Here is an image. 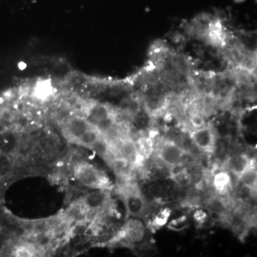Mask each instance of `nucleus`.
Returning <instances> with one entry per match:
<instances>
[{
    "label": "nucleus",
    "instance_id": "1",
    "mask_svg": "<svg viewBox=\"0 0 257 257\" xmlns=\"http://www.w3.org/2000/svg\"><path fill=\"white\" fill-rule=\"evenodd\" d=\"M118 195L128 217L144 219L150 213V204L138 184L134 179L119 181Z\"/></svg>",
    "mask_w": 257,
    "mask_h": 257
},
{
    "label": "nucleus",
    "instance_id": "9",
    "mask_svg": "<svg viewBox=\"0 0 257 257\" xmlns=\"http://www.w3.org/2000/svg\"><path fill=\"white\" fill-rule=\"evenodd\" d=\"M225 163L229 172L237 178L251 166L256 165L254 160L246 153H235L227 157Z\"/></svg>",
    "mask_w": 257,
    "mask_h": 257
},
{
    "label": "nucleus",
    "instance_id": "19",
    "mask_svg": "<svg viewBox=\"0 0 257 257\" xmlns=\"http://www.w3.org/2000/svg\"><path fill=\"white\" fill-rule=\"evenodd\" d=\"M194 220L198 225H203L208 219V214L207 211L203 210L202 209H197L194 211L193 214Z\"/></svg>",
    "mask_w": 257,
    "mask_h": 257
},
{
    "label": "nucleus",
    "instance_id": "12",
    "mask_svg": "<svg viewBox=\"0 0 257 257\" xmlns=\"http://www.w3.org/2000/svg\"><path fill=\"white\" fill-rule=\"evenodd\" d=\"M135 145L139 155L147 161L151 158L154 152H155V140L150 135H142L136 140H135Z\"/></svg>",
    "mask_w": 257,
    "mask_h": 257
},
{
    "label": "nucleus",
    "instance_id": "17",
    "mask_svg": "<svg viewBox=\"0 0 257 257\" xmlns=\"http://www.w3.org/2000/svg\"><path fill=\"white\" fill-rule=\"evenodd\" d=\"M238 182L253 192H256L257 175L256 165L251 166L240 176Z\"/></svg>",
    "mask_w": 257,
    "mask_h": 257
},
{
    "label": "nucleus",
    "instance_id": "2",
    "mask_svg": "<svg viewBox=\"0 0 257 257\" xmlns=\"http://www.w3.org/2000/svg\"><path fill=\"white\" fill-rule=\"evenodd\" d=\"M72 172L76 180L87 188L109 192L114 188L110 179L103 171L85 161L76 163Z\"/></svg>",
    "mask_w": 257,
    "mask_h": 257
},
{
    "label": "nucleus",
    "instance_id": "5",
    "mask_svg": "<svg viewBox=\"0 0 257 257\" xmlns=\"http://www.w3.org/2000/svg\"><path fill=\"white\" fill-rule=\"evenodd\" d=\"M109 191L95 190L88 193L77 201V204L84 215L95 214L105 210L110 205Z\"/></svg>",
    "mask_w": 257,
    "mask_h": 257
},
{
    "label": "nucleus",
    "instance_id": "6",
    "mask_svg": "<svg viewBox=\"0 0 257 257\" xmlns=\"http://www.w3.org/2000/svg\"><path fill=\"white\" fill-rule=\"evenodd\" d=\"M189 138L193 145L204 153L214 154L217 144V133L211 125H204L200 128L189 131Z\"/></svg>",
    "mask_w": 257,
    "mask_h": 257
},
{
    "label": "nucleus",
    "instance_id": "10",
    "mask_svg": "<svg viewBox=\"0 0 257 257\" xmlns=\"http://www.w3.org/2000/svg\"><path fill=\"white\" fill-rule=\"evenodd\" d=\"M108 165L111 167L118 180H130L135 179V166L130 161L123 157L115 156Z\"/></svg>",
    "mask_w": 257,
    "mask_h": 257
},
{
    "label": "nucleus",
    "instance_id": "7",
    "mask_svg": "<svg viewBox=\"0 0 257 257\" xmlns=\"http://www.w3.org/2000/svg\"><path fill=\"white\" fill-rule=\"evenodd\" d=\"M23 147L21 136L10 128L0 130V153L16 159Z\"/></svg>",
    "mask_w": 257,
    "mask_h": 257
},
{
    "label": "nucleus",
    "instance_id": "18",
    "mask_svg": "<svg viewBox=\"0 0 257 257\" xmlns=\"http://www.w3.org/2000/svg\"><path fill=\"white\" fill-rule=\"evenodd\" d=\"M171 215H172V210L170 208H164L159 211L156 215L154 216L150 226L155 229H160L168 223Z\"/></svg>",
    "mask_w": 257,
    "mask_h": 257
},
{
    "label": "nucleus",
    "instance_id": "14",
    "mask_svg": "<svg viewBox=\"0 0 257 257\" xmlns=\"http://www.w3.org/2000/svg\"><path fill=\"white\" fill-rule=\"evenodd\" d=\"M54 87L52 82L48 79H42L37 82L34 88V96L40 101H46L53 95Z\"/></svg>",
    "mask_w": 257,
    "mask_h": 257
},
{
    "label": "nucleus",
    "instance_id": "13",
    "mask_svg": "<svg viewBox=\"0 0 257 257\" xmlns=\"http://www.w3.org/2000/svg\"><path fill=\"white\" fill-rule=\"evenodd\" d=\"M178 170L171 169L170 178L176 186L179 188L185 189L190 187L193 183V176L189 172L188 169L183 167V166L179 167Z\"/></svg>",
    "mask_w": 257,
    "mask_h": 257
},
{
    "label": "nucleus",
    "instance_id": "16",
    "mask_svg": "<svg viewBox=\"0 0 257 257\" xmlns=\"http://www.w3.org/2000/svg\"><path fill=\"white\" fill-rule=\"evenodd\" d=\"M102 135L103 134L97 128L93 126L83 134L82 136L76 142L75 145L91 150L93 145L102 137Z\"/></svg>",
    "mask_w": 257,
    "mask_h": 257
},
{
    "label": "nucleus",
    "instance_id": "8",
    "mask_svg": "<svg viewBox=\"0 0 257 257\" xmlns=\"http://www.w3.org/2000/svg\"><path fill=\"white\" fill-rule=\"evenodd\" d=\"M93 125L85 117L76 116L69 118L64 123L63 133L64 137L70 143L75 144Z\"/></svg>",
    "mask_w": 257,
    "mask_h": 257
},
{
    "label": "nucleus",
    "instance_id": "4",
    "mask_svg": "<svg viewBox=\"0 0 257 257\" xmlns=\"http://www.w3.org/2000/svg\"><path fill=\"white\" fill-rule=\"evenodd\" d=\"M145 234L146 227L143 221L138 218L130 217L106 243L109 246L120 244L130 247L143 241Z\"/></svg>",
    "mask_w": 257,
    "mask_h": 257
},
{
    "label": "nucleus",
    "instance_id": "15",
    "mask_svg": "<svg viewBox=\"0 0 257 257\" xmlns=\"http://www.w3.org/2000/svg\"><path fill=\"white\" fill-rule=\"evenodd\" d=\"M12 255L14 256H35L41 254L40 248L35 245L28 242H20L13 246L11 251Z\"/></svg>",
    "mask_w": 257,
    "mask_h": 257
},
{
    "label": "nucleus",
    "instance_id": "3",
    "mask_svg": "<svg viewBox=\"0 0 257 257\" xmlns=\"http://www.w3.org/2000/svg\"><path fill=\"white\" fill-rule=\"evenodd\" d=\"M154 152L157 159L170 169L183 166L189 155L184 147L168 138L160 140Z\"/></svg>",
    "mask_w": 257,
    "mask_h": 257
},
{
    "label": "nucleus",
    "instance_id": "11",
    "mask_svg": "<svg viewBox=\"0 0 257 257\" xmlns=\"http://www.w3.org/2000/svg\"><path fill=\"white\" fill-rule=\"evenodd\" d=\"M212 185L215 192L219 194V195L224 196L231 190V175L226 171H220L217 172L213 177Z\"/></svg>",
    "mask_w": 257,
    "mask_h": 257
}]
</instances>
